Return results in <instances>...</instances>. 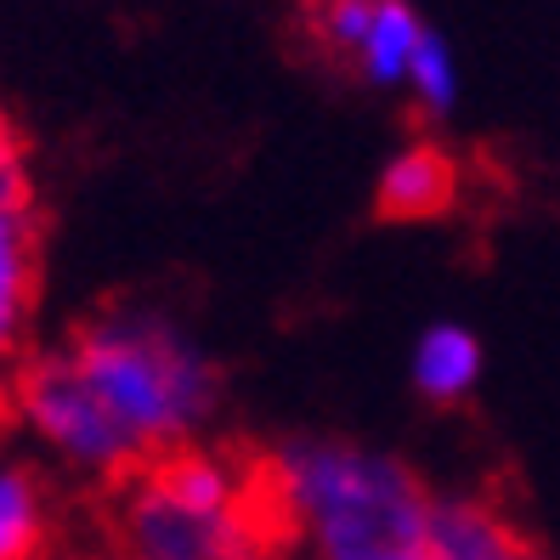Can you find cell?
Listing matches in <instances>:
<instances>
[{
    "mask_svg": "<svg viewBox=\"0 0 560 560\" xmlns=\"http://www.w3.org/2000/svg\"><path fill=\"white\" fill-rule=\"evenodd\" d=\"M424 35H431V28H424V18L413 12V0H380L369 35H362V46H357V74L369 85H380V91L408 85V69H413Z\"/></svg>",
    "mask_w": 560,
    "mask_h": 560,
    "instance_id": "obj_9",
    "label": "cell"
},
{
    "mask_svg": "<svg viewBox=\"0 0 560 560\" xmlns=\"http://www.w3.org/2000/svg\"><path fill=\"white\" fill-rule=\"evenodd\" d=\"M413 390L424 402H465L470 390L481 385V340L470 335L465 323H436L424 328L413 346Z\"/></svg>",
    "mask_w": 560,
    "mask_h": 560,
    "instance_id": "obj_7",
    "label": "cell"
},
{
    "mask_svg": "<svg viewBox=\"0 0 560 560\" xmlns=\"http://www.w3.org/2000/svg\"><path fill=\"white\" fill-rule=\"evenodd\" d=\"M35 283H40V260H35L28 205H0V397H12L28 362L23 346H28V323H35Z\"/></svg>",
    "mask_w": 560,
    "mask_h": 560,
    "instance_id": "obj_4",
    "label": "cell"
},
{
    "mask_svg": "<svg viewBox=\"0 0 560 560\" xmlns=\"http://www.w3.org/2000/svg\"><path fill=\"white\" fill-rule=\"evenodd\" d=\"M402 91L419 103V114H453V103H458V57H453V46L436 35V28L424 35Z\"/></svg>",
    "mask_w": 560,
    "mask_h": 560,
    "instance_id": "obj_10",
    "label": "cell"
},
{
    "mask_svg": "<svg viewBox=\"0 0 560 560\" xmlns=\"http://www.w3.org/2000/svg\"><path fill=\"white\" fill-rule=\"evenodd\" d=\"M215 390V362L171 317L119 306L91 317L69 346L28 357L12 413L57 465L125 481L148 458L187 447Z\"/></svg>",
    "mask_w": 560,
    "mask_h": 560,
    "instance_id": "obj_1",
    "label": "cell"
},
{
    "mask_svg": "<svg viewBox=\"0 0 560 560\" xmlns=\"http://www.w3.org/2000/svg\"><path fill=\"white\" fill-rule=\"evenodd\" d=\"M40 560H96V555H51V549H46Z\"/></svg>",
    "mask_w": 560,
    "mask_h": 560,
    "instance_id": "obj_14",
    "label": "cell"
},
{
    "mask_svg": "<svg viewBox=\"0 0 560 560\" xmlns=\"http://www.w3.org/2000/svg\"><path fill=\"white\" fill-rule=\"evenodd\" d=\"M397 560H453V555L436 549V544H419V549H408V555H397Z\"/></svg>",
    "mask_w": 560,
    "mask_h": 560,
    "instance_id": "obj_13",
    "label": "cell"
},
{
    "mask_svg": "<svg viewBox=\"0 0 560 560\" xmlns=\"http://www.w3.org/2000/svg\"><path fill=\"white\" fill-rule=\"evenodd\" d=\"M283 549L306 560H397L431 544L436 499L390 453L340 436H301L260 465Z\"/></svg>",
    "mask_w": 560,
    "mask_h": 560,
    "instance_id": "obj_2",
    "label": "cell"
},
{
    "mask_svg": "<svg viewBox=\"0 0 560 560\" xmlns=\"http://www.w3.org/2000/svg\"><path fill=\"white\" fill-rule=\"evenodd\" d=\"M380 12V0H317V12H312V28H317V40L323 46H335V51H351L362 46V35H369V23Z\"/></svg>",
    "mask_w": 560,
    "mask_h": 560,
    "instance_id": "obj_11",
    "label": "cell"
},
{
    "mask_svg": "<svg viewBox=\"0 0 560 560\" xmlns=\"http://www.w3.org/2000/svg\"><path fill=\"white\" fill-rule=\"evenodd\" d=\"M0 205H28V176H23V159L12 148L7 114H0Z\"/></svg>",
    "mask_w": 560,
    "mask_h": 560,
    "instance_id": "obj_12",
    "label": "cell"
},
{
    "mask_svg": "<svg viewBox=\"0 0 560 560\" xmlns=\"http://www.w3.org/2000/svg\"><path fill=\"white\" fill-rule=\"evenodd\" d=\"M114 538L125 560H260L283 555V533L260 465L210 447H176L119 481Z\"/></svg>",
    "mask_w": 560,
    "mask_h": 560,
    "instance_id": "obj_3",
    "label": "cell"
},
{
    "mask_svg": "<svg viewBox=\"0 0 560 560\" xmlns=\"http://www.w3.org/2000/svg\"><path fill=\"white\" fill-rule=\"evenodd\" d=\"M458 199V164L436 142H408L380 171V215L390 221H431Z\"/></svg>",
    "mask_w": 560,
    "mask_h": 560,
    "instance_id": "obj_5",
    "label": "cell"
},
{
    "mask_svg": "<svg viewBox=\"0 0 560 560\" xmlns=\"http://www.w3.org/2000/svg\"><path fill=\"white\" fill-rule=\"evenodd\" d=\"M260 560H289V555H260Z\"/></svg>",
    "mask_w": 560,
    "mask_h": 560,
    "instance_id": "obj_15",
    "label": "cell"
},
{
    "mask_svg": "<svg viewBox=\"0 0 560 560\" xmlns=\"http://www.w3.org/2000/svg\"><path fill=\"white\" fill-rule=\"evenodd\" d=\"M431 544L453 560H549L533 538H521V526L504 510L481 499H436Z\"/></svg>",
    "mask_w": 560,
    "mask_h": 560,
    "instance_id": "obj_6",
    "label": "cell"
},
{
    "mask_svg": "<svg viewBox=\"0 0 560 560\" xmlns=\"http://www.w3.org/2000/svg\"><path fill=\"white\" fill-rule=\"evenodd\" d=\"M51 538L46 481L23 458L0 453V560H40Z\"/></svg>",
    "mask_w": 560,
    "mask_h": 560,
    "instance_id": "obj_8",
    "label": "cell"
}]
</instances>
